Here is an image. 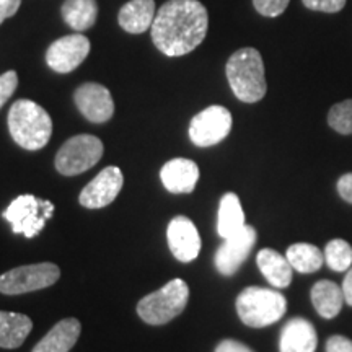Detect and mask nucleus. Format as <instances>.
<instances>
[{"instance_id": "nucleus-1", "label": "nucleus", "mask_w": 352, "mask_h": 352, "mask_svg": "<svg viewBox=\"0 0 352 352\" xmlns=\"http://www.w3.org/2000/svg\"><path fill=\"white\" fill-rule=\"evenodd\" d=\"M209 13L199 0H168L152 23V41L168 57L184 56L204 41Z\"/></svg>"}, {"instance_id": "nucleus-2", "label": "nucleus", "mask_w": 352, "mask_h": 352, "mask_svg": "<svg viewBox=\"0 0 352 352\" xmlns=\"http://www.w3.org/2000/svg\"><path fill=\"white\" fill-rule=\"evenodd\" d=\"M227 80L233 95L243 103H258L267 91L264 63L258 50L243 47L233 52L226 65Z\"/></svg>"}, {"instance_id": "nucleus-3", "label": "nucleus", "mask_w": 352, "mask_h": 352, "mask_svg": "<svg viewBox=\"0 0 352 352\" xmlns=\"http://www.w3.org/2000/svg\"><path fill=\"white\" fill-rule=\"evenodd\" d=\"M8 131L13 140L26 151H39L50 142L51 116L32 100H19L8 111Z\"/></svg>"}, {"instance_id": "nucleus-4", "label": "nucleus", "mask_w": 352, "mask_h": 352, "mask_svg": "<svg viewBox=\"0 0 352 352\" xmlns=\"http://www.w3.org/2000/svg\"><path fill=\"white\" fill-rule=\"evenodd\" d=\"M287 311V300L279 290L246 287L236 297V314L246 327L266 328Z\"/></svg>"}, {"instance_id": "nucleus-5", "label": "nucleus", "mask_w": 352, "mask_h": 352, "mask_svg": "<svg viewBox=\"0 0 352 352\" xmlns=\"http://www.w3.org/2000/svg\"><path fill=\"white\" fill-rule=\"evenodd\" d=\"M189 298V287L183 279H173L157 292L148 294L138 303V314L145 323L165 324L183 314Z\"/></svg>"}, {"instance_id": "nucleus-6", "label": "nucleus", "mask_w": 352, "mask_h": 352, "mask_svg": "<svg viewBox=\"0 0 352 352\" xmlns=\"http://www.w3.org/2000/svg\"><path fill=\"white\" fill-rule=\"evenodd\" d=\"M2 215L12 223L13 233L34 239L54 215V204L46 199H38L33 195H23L13 199Z\"/></svg>"}, {"instance_id": "nucleus-7", "label": "nucleus", "mask_w": 352, "mask_h": 352, "mask_svg": "<svg viewBox=\"0 0 352 352\" xmlns=\"http://www.w3.org/2000/svg\"><path fill=\"white\" fill-rule=\"evenodd\" d=\"M103 157V142L90 134L70 138L56 155V170L60 175L74 176L94 168Z\"/></svg>"}, {"instance_id": "nucleus-8", "label": "nucleus", "mask_w": 352, "mask_h": 352, "mask_svg": "<svg viewBox=\"0 0 352 352\" xmlns=\"http://www.w3.org/2000/svg\"><path fill=\"white\" fill-rule=\"evenodd\" d=\"M59 277L60 270L54 263L20 266L0 276V292L6 296H20V294L50 287L59 280Z\"/></svg>"}, {"instance_id": "nucleus-9", "label": "nucleus", "mask_w": 352, "mask_h": 352, "mask_svg": "<svg viewBox=\"0 0 352 352\" xmlns=\"http://www.w3.org/2000/svg\"><path fill=\"white\" fill-rule=\"evenodd\" d=\"M232 124V113L220 104H212L192 118L189 139L197 147H212L230 134Z\"/></svg>"}, {"instance_id": "nucleus-10", "label": "nucleus", "mask_w": 352, "mask_h": 352, "mask_svg": "<svg viewBox=\"0 0 352 352\" xmlns=\"http://www.w3.org/2000/svg\"><path fill=\"white\" fill-rule=\"evenodd\" d=\"M256 230L252 226H245L233 235L223 239L215 253V267L222 276H233L240 270L245 259L250 256L256 243Z\"/></svg>"}, {"instance_id": "nucleus-11", "label": "nucleus", "mask_w": 352, "mask_h": 352, "mask_svg": "<svg viewBox=\"0 0 352 352\" xmlns=\"http://www.w3.org/2000/svg\"><path fill=\"white\" fill-rule=\"evenodd\" d=\"M90 52V41L83 34H67L47 47L46 63L54 72L69 74L76 70Z\"/></svg>"}, {"instance_id": "nucleus-12", "label": "nucleus", "mask_w": 352, "mask_h": 352, "mask_svg": "<svg viewBox=\"0 0 352 352\" xmlns=\"http://www.w3.org/2000/svg\"><path fill=\"white\" fill-rule=\"evenodd\" d=\"M122 183L124 178L121 170L118 166H107L82 189L78 201L87 209L107 208L121 192Z\"/></svg>"}, {"instance_id": "nucleus-13", "label": "nucleus", "mask_w": 352, "mask_h": 352, "mask_svg": "<svg viewBox=\"0 0 352 352\" xmlns=\"http://www.w3.org/2000/svg\"><path fill=\"white\" fill-rule=\"evenodd\" d=\"M170 252L182 263H191L199 256L201 236L191 219L178 215L168 223L166 228Z\"/></svg>"}, {"instance_id": "nucleus-14", "label": "nucleus", "mask_w": 352, "mask_h": 352, "mask_svg": "<svg viewBox=\"0 0 352 352\" xmlns=\"http://www.w3.org/2000/svg\"><path fill=\"white\" fill-rule=\"evenodd\" d=\"M76 104L83 116L91 122H107L114 114V101L107 87L100 83H83L74 95Z\"/></svg>"}, {"instance_id": "nucleus-15", "label": "nucleus", "mask_w": 352, "mask_h": 352, "mask_svg": "<svg viewBox=\"0 0 352 352\" xmlns=\"http://www.w3.org/2000/svg\"><path fill=\"white\" fill-rule=\"evenodd\" d=\"M160 178L173 195H189L195 191L199 179V166L189 158H173L162 166Z\"/></svg>"}, {"instance_id": "nucleus-16", "label": "nucleus", "mask_w": 352, "mask_h": 352, "mask_svg": "<svg viewBox=\"0 0 352 352\" xmlns=\"http://www.w3.org/2000/svg\"><path fill=\"white\" fill-rule=\"evenodd\" d=\"M318 344L316 329L300 316L290 318L280 331L279 352H315Z\"/></svg>"}, {"instance_id": "nucleus-17", "label": "nucleus", "mask_w": 352, "mask_h": 352, "mask_svg": "<svg viewBox=\"0 0 352 352\" xmlns=\"http://www.w3.org/2000/svg\"><path fill=\"white\" fill-rule=\"evenodd\" d=\"M82 324L76 318L60 320L59 323L54 324L36 346L33 347L32 352H69L76 346V342L80 336Z\"/></svg>"}, {"instance_id": "nucleus-18", "label": "nucleus", "mask_w": 352, "mask_h": 352, "mask_svg": "<svg viewBox=\"0 0 352 352\" xmlns=\"http://www.w3.org/2000/svg\"><path fill=\"white\" fill-rule=\"evenodd\" d=\"M155 15V0H131L121 7L118 21L124 32L140 34L152 28Z\"/></svg>"}, {"instance_id": "nucleus-19", "label": "nucleus", "mask_w": 352, "mask_h": 352, "mask_svg": "<svg viewBox=\"0 0 352 352\" xmlns=\"http://www.w3.org/2000/svg\"><path fill=\"white\" fill-rule=\"evenodd\" d=\"M256 263L261 274L266 277V280L272 287L285 289L292 283L294 267L290 266L289 259L276 250L263 248L258 253Z\"/></svg>"}, {"instance_id": "nucleus-20", "label": "nucleus", "mask_w": 352, "mask_h": 352, "mask_svg": "<svg viewBox=\"0 0 352 352\" xmlns=\"http://www.w3.org/2000/svg\"><path fill=\"white\" fill-rule=\"evenodd\" d=\"M33 329V321L23 314L0 311V347L16 349Z\"/></svg>"}, {"instance_id": "nucleus-21", "label": "nucleus", "mask_w": 352, "mask_h": 352, "mask_svg": "<svg viewBox=\"0 0 352 352\" xmlns=\"http://www.w3.org/2000/svg\"><path fill=\"white\" fill-rule=\"evenodd\" d=\"M310 297L316 314L327 320L338 316L342 308V303H346L342 289L338 287V284L331 283V280H318L311 287Z\"/></svg>"}, {"instance_id": "nucleus-22", "label": "nucleus", "mask_w": 352, "mask_h": 352, "mask_svg": "<svg viewBox=\"0 0 352 352\" xmlns=\"http://www.w3.org/2000/svg\"><path fill=\"white\" fill-rule=\"evenodd\" d=\"M246 226L245 212L241 208L239 196L235 192H227L222 196L219 204V217H217V232L222 239L233 235Z\"/></svg>"}, {"instance_id": "nucleus-23", "label": "nucleus", "mask_w": 352, "mask_h": 352, "mask_svg": "<svg viewBox=\"0 0 352 352\" xmlns=\"http://www.w3.org/2000/svg\"><path fill=\"white\" fill-rule=\"evenodd\" d=\"M98 16L96 0H65L63 19L76 32H85L95 25Z\"/></svg>"}, {"instance_id": "nucleus-24", "label": "nucleus", "mask_w": 352, "mask_h": 352, "mask_svg": "<svg viewBox=\"0 0 352 352\" xmlns=\"http://www.w3.org/2000/svg\"><path fill=\"white\" fill-rule=\"evenodd\" d=\"M285 258L289 259L290 266L302 274L316 272L324 263V253L311 243H296L289 246Z\"/></svg>"}, {"instance_id": "nucleus-25", "label": "nucleus", "mask_w": 352, "mask_h": 352, "mask_svg": "<svg viewBox=\"0 0 352 352\" xmlns=\"http://www.w3.org/2000/svg\"><path fill=\"white\" fill-rule=\"evenodd\" d=\"M324 261L333 271H347L352 266V246L342 239L328 241L324 246Z\"/></svg>"}, {"instance_id": "nucleus-26", "label": "nucleus", "mask_w": 352, "mask_h": 352, "mask_svg": "<svg viewBox=\"0 0 352 352\" xmlns=\"http://www.w3.org/2000/svg\"><path fill=\"white\" fill-rule=\"evenodd\" d=\"M328 124L338 134H352V100H344L333 104L328 113Z\"/></svg>"}, {"instance_id": "nucleus-27", "label": "nucleus", "mask_w": 352, "mask_h": 352, "mask_svg": "<svg viewBox=\"0 0 352 352\" xmlns=\"http://www.w3.org/2000/svg\"><path fill=\"white\" fill-rule=\"evenodd\" d=\"M289 3L290 0H253V6L259 15L270 16V19L283 15Z\"/></svg>"}, {"instance_id": "nucleus-28", "label": "nucleus", "mask_w": 352, "mask_h": 352, "mask_svg": "<svg viewBox=\"0 0 352 352\" xmlns=\"http://www.w3.org/2000/svg\"><path fill=\"white\" fill-rule=\"evenodd\" d=\"M16 87H19V76L15 70H8V72L0 76V109L7 103L8 98L15 94Z\"/></svg>"}, {"instance_id": "nucleus-29", "label": "nucleus", "mask_w": 352, "mask_h": 352, "mask_svg": "<svg viewBox=\"0 0 352 352\" xmlns=\"http://www.w3.org/2000/svg\"><path fill=\"white\" fill-rule=\"evenodd\" d=\"M347 0H302V3L308 10L324 12V13H338L346 7Z\"/></svg>"}, {"instance_id": "nucleus-30", "label": "nucleus", "mask_w": 352, "mask_h": 352, "mask_svg": "<svg viewBox=\"0 0 352 352\" xmlns=\"http://www.w3.org/2000/svg\"><path fill=\"white\" fill-rule=\"evenodd\" d=\"M327 352H352V341L347 340L346 336L334 334V336L328 338Z\"/></svg>"}, {"instance_id": "nucleus-31", "label": "nucleus", "mask_w": 352, "mask_h": 352, "mask_svg": "<svg viewBox=\"0 0 352 352\" xmlns=\"http://www.w3.org/2000/svg\"><path fill=\"white\" fill-rule=\"evenodd\" d=\"M214 352H254V351L250 349L248 346L243 344V342H240V341L223 340L219 342Z\"/></svg>"}, {"instance_id": "nucleus-32", "label": "nucleus", "mask_w": 352, "mask_h": 352, "mask_svg": "<svg viewBox=\"0 0 352 352\" xmlns=\"http://www.w3.org/2000/svg\"><path fill=\"white\" fill-rule=\"evenodd\" d=\"M338 192H340L342 199L352 204V173L342 175L338 179Z\"/></svg>"}, {"instance_id": "nucleus-33", "label": "nucleus", "mask_w": 352, "mask_h": 352, "mask_svg": "<svg viewBox=\"0 0 352 352\" xmlns=\"http://www.w3.org/2000/svg\"><path fill=\"white\" fill-rule=\"evenodd\" d=\"M21 6V0H0V23L15 15Z\"/></svg>"}, {"instance_id": "nucleus-34", "label": "nucleus", "mask_w": 352, "mask_h": 352, "mask_svg": "<svg viewBox=\"0 0 352 352\" xmlns=\"http://www.w3.org/2000/svg\"><path fill=\"white\" fill-rule=\"evenodd\" d=\"M342 294H344V302L352 307V266L347 270V274L342 280Z\"/></svg>"}]
</instances>
